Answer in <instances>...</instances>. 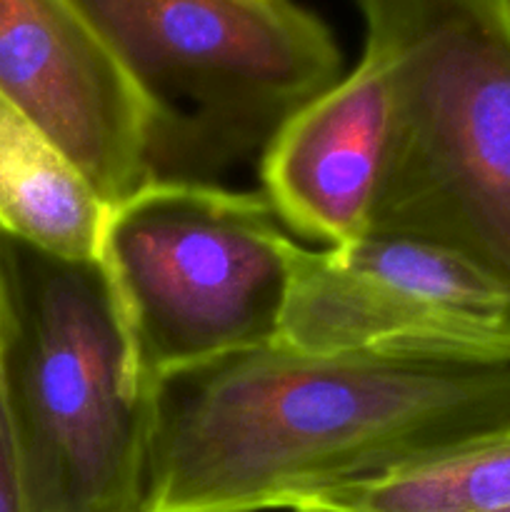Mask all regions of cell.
<instances>
[{
    "instance_id": "1",
    "label": "cell",
    "mask_w": 510,
    "mask_h": 512,
    "mask_svg": "<svg viewBox=\"0 0 510 512\" xmlns=\"http://www.w3.org/2000/svg\"><path fill=\"white\" fill-rule=\"evenodd\" d=\"M143 512L300 510L510 430V360L283 340L148 385Z\"/></svg>"
},
{
    "instance_id": "2",
    "label": "cell",
    "mask_w": 510,
    "mask_h": 512,
    "mask_svg": "<svg viewBox=\"0 0 510 512\" xmlns=\"http://www.w3.org/2000/svg\"><path fill=\"white\" fill-rule=\"evenodd\" d=\"M0 398L25 512H143L148 385L100 258L0 230Z\"/></svg>"
},
{
    "instance_id": "3",
    "label": "cell",
    "mask_w": 510,
    "mask_h": 512,
    "mask_svg": "<svg viewBox=\"0 0 510 512\" xmlns=\"http://www.w3.org/2000/svg\"><path fill=\"white\" fill-rule=\"evenodd\" d=\"M393 93L368 235L450 250L510 303V0H353Z\"/></svg>"
},
{
    "instance_id": "4",
    "label": "cell",
    "mask_w": 510,
    "mask_h": 512,
    "mask_svg": "<svg viewBox=\"0 0 510 512\" xmlns=\"http://www.w3.org/2000/svg\"><path fill=\"white\" fill-rule=\"evenodd\" d=\"M138 88L150 180L215 183L343 75L328 25L293 0H70Z\"/></svg>"
},
{
    "instance_id": "5",
    "label": "cell",
    "mask_w": 510,
    "mask_h": 512,
    "mask_svg": "<svg viewBox=\"0 0 510 512\" xmlns=\"http://www.w3.org/2000/svg\"><path fill=\"white\" fill-rule=\"evenodd\" d=\"M298 243L265 195L150 180L108 208L100 260L145 385L280 338Z\"/></svg>"
},
{
    "instance_id": "6",
    "label": "cell",
    "mask_w": 510,
    "mask_h": 512,
    "mask_svg": "<svg viewBox=\"0 0 510 512\" xmlns=\"http://www.w3.org/2000/svg\"><path fill=\"white\" fill-rule=\"evenodd\" d=\"M278 340L308 353L425 348L510 360V303L478 268L408 235L298 245Z\"/></svg>"
},
{
    "instance_id": "7",
    "label": "cell",
    "mask_w": 510,
    "mask_h": 512,
    "mask_svg": "<svg viewBox=\"0 0 510 512\" xmlns=\"http://www.w3.org/2000/svg\"><path fill=\"white\" fill-rule=\"evenodd\" d=\"M0 93L50 135L105 208L150 183L148 108L70 0H0Z\"/></svg>"
},
{
    "instance_id": "8",
    "label": "cell",
    "mask_w": 510,
    "mask_h": 512,
    "mask_svg": "<svg viewBox=\"0 0 510 512\" xmlns=\"http://www.w3.org/2000/svg\"><path fill=\"white\" fill-rule=\"evenodd\" d=\"M390 135V83L363 55L353 73L305 103L260 158L265 198L280 223L325 248L365 238Z\"/></svg>"
},
{
    "instance_id": "9",
    "label": "cell",
    "mask_w": 510,
    "mask_h": 512,
    "mask_svg": "<svg viewBox=\"0 0 510 512\" xmlns=\"http://www.w3.org/2000/svg\"><path fill=\"white\" fill-rule=\"evenodd\" d=\"M105 215L68 155L0 93V230L63 258H100Z\"/></svg>"
},
{
    "instance_id": "10",
    "label": "cell",
    "mask_w": 510,
    "mask_h": 512,
    "mask_svg": "<svg viewBox=\"0 0 510 512\" xmlns=\"http://www.w3.org/2000/svg\"><path fill=\"white\" fill-rule=\"evenodd\" d=\"M498 512L510 508V430L383 478L345 485L300 510Z\"/></svg>"
},
{
    "instance_id": "11",
    "label": "cell",
    "mask_w": 510,
    "mask_h": 512,
    "mask_svg": "<svg viewBox=\"0 0 510 512\" xmlns=\"http://www.w3.org/2000/svg\"><path fill=\"white\" fill-rule=\"evenodd\" d=\"M0 512H25L18 460H15L13 435H10L3 398H0Z\"/></svg>"
},
{
    "instance_id": "12",
    "label": "cell",
    "mask_w": 510,
    "mask_h": 512,
    "mask_svg": "<svg viewBox=\"0 0 510 512\" xmlns=\"http://www.w3.org/2000/svg\"><path fill=\"white\" fill-rule=\"evenodd\" d=\"M0 325H3V280H0Z\"/></svg>"
},
{
    "instance_id": "13",
    "label": "cell",
    "mask_w": 510,
    "mask_h": 512,
    "mask_svg": "<svg viewBox=\"0 0 510 512\" xmlns=\"http://www.w3.org/2000/svg\"><path fill=\"white\" fill-rule=\"evenodd\" d=\"M295 512H323V510H310V508H305V510H295Z\"/></svg>"
},
{
    "instance_id": "14",
    "label": "cell",
    "mask_w": 510,
    "mask_h": 512,
    "mask_svg": "<svg viewBox=\"0 0 510 512\" xmlns=\"http://www.w3.org/2000/svg\"><path fill=\"white\" fill-rule=\"evenodd\" d=\"M498 512H510V508H505V510H498Z\"/></svg>"
}]
</instances>
